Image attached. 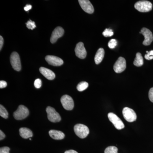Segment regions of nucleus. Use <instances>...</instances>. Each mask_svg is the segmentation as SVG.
I'll use <instances>...</instances> for the list:
<instances>
[{
  "label": "nucleus",
  "instance_id": "obj_1",
  "mask_svg": "<svg viewBox=\"0 0 153 153\" xmlns=\"http://www.w3.org/2000/svg\"><path fill=\"white\" fill-rule=\"evenodd\" d=\"M152 4L147 1H140L137 2L134 4L135 8L142 13H147L152 10Z\"/></svg>",
  "mask_w": 153,
  "mask_h": 153
},
{
  "label": "nucleus",
  "instance_id": "obj_2",
  "mask_svg": "<svg viewBox=\"0 0 153 153\" xmlns=\"http://www.w3.org/2000/svg\"><path fill=\"white\" fill-rule=\"evenodd\" d=\"M74 131L77 136L81 139L85 138L89 133V130L87 126L77 124L74 126Z\"/></svg>",
  "mask_w": 153,
  "mask_h": 153
},
{
  "label": "nucleus",
  "instance_id": "obj_3",
  "mask_svg": "<svg viewBox=\"0 0 153 153\" xmlns=\"http://www.w3.org/2000/svg\"><path fill=\"white\" fill-rule=\"evenodd\" d=\"M29 111L27 108L24 105H20L17 110L14 113L13 116L17 120L25 119L29 115Z\"/></svg>",
  "mask_w": 153,
  "mask_h": 153
},
{
  "label": "nucleus",
  "instance_id": "obj_4",
  "mask_svg": "<svg viewBox=\"0 0 153 153\" xmlns=\"http://www.w3.org/2000/svg\"><path fill=\"white\" fill-rule=\"evenodd\" d=\"M47 114V117L50 121L53 123L59 122L61 120V117L58 112L56 111L55 108L52 107H47L46 109Z\"/></svg>",
  "mask_w": 153,
  "mask_h": 153
},
{
  "label": "nucleus",
  "instance_id": "obj_5",
  "mask_svg": "<svg viewBox=\"0 0 153 153\" xmlns=\"http://www.w3.org/2000/svg\"><path fill=\"white\" fill-rule=\"evenodd\" d=\"M108 117L111 122L112 123L115 127L117 129L121 130L125 127L123 123L117 115L111 112L108 114Z\"/></svg>",
  "mask_w": 153,
  "mask_h": 153
},
{
  "label": "nucleus",
  "instance_id": "obj_6",
  "mask_svg": "<svg viewBox=\"0 0 153 153\" xmlns=\"http://www.w3.org/2000/svg\"><path fill=\"white\" fill-rule=\"evenodd\" d=\"M10 59L11 65L14 70L17 71H21L22 65L19 54L16 52H13L11 54Z\"/></svg>",
  "mask_w": 153,
  "mask_h": 153
},
{
  "label": "nucleus",
  "instance_id": "obj_7",
  "mask_svg": "<svg viewBox=\"0 0 153 153\" xmlns=\"http://www.w3.org/2000/svg\"><path fill=\"white\" fill-rule=\"evenodd\" d=\"M61 104L63 107L66 110L70 111L73 109L74 107V102L73 99L70 96L64 95L60 99Z\"/></svg>",
  "mask_w": 153,
  "mask_h": 153
},
{
  "label": "nucleus",
  "instance_id": "obj_8",
  "mask_svg": "<svg viewBox=\"0 0 153 153\" xmlns=\"http://www.w3.org/2000/svg\"><path fill=\"white\" fill-rule=\"evenodd\" d=\"M123 114L125 119L128 122H133L136 120V114L133 110L129 108H124L123 110Z\"/></svg>",
  "mask_w": 153,
  "mask_h": 153
},
{
  "label": "nucleus",
  "instance_id": "obj_9",
  "mask_svg": "<svg viewBox=\"0 0 153 153\" xmlns=\"http://www.w3.org/2000/svg\"><path fill=\"white\" fill-rule=\"evenodd\" d=\"M126 67V63L125 59L120 57L117 60L114 66V70L117 73H120L123 72Z\"/></svg>",
  "mask_w": 153,
  "mask_h": 153
},
{
  "label": "nucleus",
  "instance_id": "obj_10",
  "mask_svg": "<svg viewBox=\"0 0 153 153\" xmlns=\"http://www.w3.org/2000/svg\"><path fill=\"white\" fill-rule=\"evenodd\" d=\"M140 34H142L144 36L145 39L143 44L145 46H149L150 45L153 41L152 33L147 28H143L140 32Z\"/></svg>",
  "mask_w": 153,
  "mask_h": 153
},
{
  "label": "nucleus",
  "instance_id": "obj_11",
  "mask_svg": "<svg viewBox=\"0 0 153 153\" xmlns=\"http://www.w3.org/2000/svg\"><path fill=\"white\" fill-rule=\"evenodd\" d=\"M75 54L76 56L80 59H84L87 55L86 49L82 42H79L76 44L75 49Z\"/></svg>",
  "mask_w": 153,
  "mask_h": 153
},
{
  "label": "nucleus",
  "instance_id": "obj_12",
  "mask_svg": "<svg viewBox=\"0 0 153 153\" xmlns=\"http://www.w3.org/2000/svg\"><path fill=\"white\" fill-rule=\"evenodd\" d=\"M45 60L49 65L55 66H60L63 64V61L60 57L53 55H47Z\"/></svg>",
  "mask_w": 153,
  "mask_h": 153
},
{
  "label": "nucleus",
  "instance_id": "obj_13",
  "mask_svg": "<svg viewBox=\"0 0 153 153\" xmlns=\"http://www.w3.org/2000/svg\"><path fill=\"white\" fill-rule=\"evenodd\" d=\"M80 7L85 12L88 14L93 13L94 8L92 4L88 0H79L78 1Z\"/></svg>",
  "mask_w": 153,
  "mask_h": 153
},
{
  "label": "nucleus",
  "instance_id": "obj_14",
  "mask_svg": "<svg viewBox=\"0 0 153 153\" xmlns=\"http://www.w3.org/2000/svg\"><path fill=\"white\" fill-rule=\"evenodd\" d=\"M64 30L61 27H58L55 28L52 32L50 38V41L52 44H54L57 41L58 38H61L64 35Z\"/></svg>",
  "mask_w": 153,
  "mask_h": 153
},
{
  "label": "nucleus",
  "instance_id": "obj_15",
  "mask_svg": "<svg viewBox=\"0 0 153 153\" xmlns=\"http://www.w3.org/2000/svg\"><path fill=\"white\" fill-rule=\"evenodd\" d=\"M39 70L41 74L44 75L47 79L49 80H53L55 79V74L52 70L43 67H41Z\"/></svg>",
  "mask_w": 153,
  "mask_h": 153
},
{
  "label": "nucleus",
  "instance_id": "obj_16",
  "mask_svg": "<svg viewBox=\"0 0 153 153\" xmlns=\"http://www.w3.org/2000/svg\"><path fill=\"white\" fill-rule=\"evenodd\" d=\"M50 136L53 139L60 140L63 139L65 137V134L62 131L55 130H51L49 131Z\"/></svg>",
  "mask_w": 153,
  "mask_h": 153
},
{
  "label": "nucleus",
  "instance_id": "obj_17",
  "mask_svg": "<svg viewBox=\"0 0 153 153\" xmlns=\"http://www.w3.org/2000/svg\"><path fill=\"white\" fill-rule=\"evenodd\" d=\"M20 135L24 139H28L33 136L32 131L27 128H21L19 129Z\"/></svg>",
  "mask_w": 153,
  "mask_h": 153
},
{
  "label": "nucleus",
  "instance_id": "obj_18",
  "mask_svg": "<svg viewBox=\"0 0 153 153\" xmlns=\"http://www.w3.org/2000/svg\"><path fill=\"white\" fill-rule=\"evenodd\" d=\"M105 51L103 48H100L97 50L95 57H94V61L96 64H100L104 58Z\"/></svg>",
  "mask_w": 153,
  "mask_h": 153
},
{
  "label": "nucleus",
  "instance_id": "obj_19",
  "mask_svg": "<svg viewBox=\"0 0 153 153\" xmlns=\"http://www.w3.org/2000/svg\"><path fill=\"white\" fill-rule=\"evenodd\" d=\"M134 64L135 66L140 67L143 66V59L142 55L140 52H138L136 55V58L134 61Z\"/></svg>",
  "mask_w": 153,
  "mask_h": 153
},
{
  "label": "nucleus",
  "instance_id": "obj_20",
  "mask_svg": "<svg viewBox=\"0 0 153 153\" xmlns=\"http://www.w3.org/2000/svg\"><path fill=\"white\" fill-rule=\"evenodd\" d=\"M88 82L85 81H82L79 82L76 86L77 90L79 91H82L85 90L88 87Z\"/></svg>",
  "mask_w": 153,
  "mask_h": 153
},
{
  "label": "nucleus",
  "instance_id": "obj_21",
  "mask_svg": "<svg viewBox=\"0 0 153 153\" xmlns=\"http://www.w3.org/2000/svg\"><path fill=\"white\" fill-rule=\"evenodd\" d=\"M8 112L6 108L1 105H0V115L4 118L7 119L8 117Z\"/></svg>",
  "mask_w": 153,
  "mask_h": 153
},
{
  "label": "nucleus",
  "instance_id": "obj_22",
  "mask_svg": "<svg viewBox=\"0 0 153 153\" xmlns=\"http://www.w3.org/2000/svg\"><path fill=\"white\" fill-rule=\"evenodd\" d=\"M104 153H118V149L114 146H111L105 149Z\"/></svg>",
  "mask_w": 153,
  "mask_h": 153
},
{
  "label": "nucleus",
  "instance_id": "obj_23",
  "mask_svg": "<svg viewBox=\"0 0 153 153\" xmlns=\"http://www.w3.org/2000/svg\"><path fill=\"white\" fill-rule=\"evenodd\" d=\"M117 42L116 39H112L109 41L108 43V47L110 49H114L117 45Z\"/></svg>",
  "mask_w": 153,
  "mask_h": 153
},
{
  "label": "nucleus",
  "instance_id": "obj_24",
  "mask_svg": "<svg viewBox=\"0 0 153 153\" xmlns=\"http://www.w3.org/2000/svg\"><path fill=\"white\" fill-rule=\"evenodd\" d=\"M26 25L27 27L29 29H30V30H33V29L36 27L35 22L31 21V20L28 21L26 23Z\"/></svg>",
  "mask_w": 153,
  "mask_h": 153
},
{
  "label": "nucleus",
  "instance_id": "obj_25",
  "mask_svg": "<svg viewBox=\"0 0 153 153\" xmlns=\"http://www.w3.org/2000/svg\"><path fill=\"white\" fill-rule=\"evenodd\" d=\"M102 35L105 37H111L114 35V32L111 29H106L102 33Z\"/></svg>",
  "mask_w": 153,
  "mask_h": 153
},
{
  "label": "nucleus",
  "instance_id": "obj_26",
  "mask_svg": "<svg viewBox=\"0 0 153 153\" xmlns=\"http://www.w3.org/2000/svg\"><path fill=\"white\" fill-rule=\"evenodd\" d=\"M145 57L146 60H151L153 59V50L149 52L146 55H145Z\"/></svg>",
  "mask_w": 153,
  "mask_h": 153
},
{
  "label": "nucleus",
  "instance_id": "obj_27",
  "mask_svg": "<svg viewBox=\"0 0 153 153\" xmlns=\"http://www.w3.org/2000/svg\"><path fill=\"white\" fill-rule=\"evenodd\" d=\"M41 85H42V82H41V79H37L35 80V82H34V85L36 88H40Z\"/></svg>",
  "mask_w": 153,
  "mask_h": 153
},
{
  "label": "nucleus",
  "instance_id": "obj_28",
  "mask_svg": "<svg viewBox=\"0 0 153 153\" xmlns=\"http://www.w3.org/2000/svg\"><path fill=\"white\" fill-rule=\"evenodd\" d=\"M10 149L8 147H4L0 149V153H9Z\"/></svg>",
  "mask_w": 153,
  "mask_h": 153
},
{
  "label": "nucleus",
  "instance_id": "obj_29",
  "mask_svg": "<svg viewBox=\"0 0 153 153\" xmlns=\"http://www.w3.org/2000/svg\"><path fill=\"white\" fill-rule=\"evenodd\" d=\"M149 97L150 101L153 102V87L152 88L150 89L149 91Z\"/></svg>",
  "mask_w": 153,
  "mask_h": 153
},
{
  "label": "nucleus",
  "instance_id": "obj_30",
  "mask_svg": "<svg viewBox=\"0 0 153 153\" xmlns=\"http://www.w3.org/2000/svg\"><path fill=\"white\" fill-rule=\"evenodd\" d=\"M7 82L6 81H4V80H1L0 81V88H4L7 87Z\"/></svg>",
  "mask_w": 153,
  "mask_h": 153
},
{
  "label": "nucleus",
  "instance_id": "obj_31",
  "mask_svg": "<svg viewBox=\"0 0 153 153\" xmlns=\"http://www.w3.org/2000/svg\"><path fill=\"white\" fill-rule=\"evenodd\" d=\"M32 8V6H31V5L27 4L25 6V8H24V10H25V11H28L30 10H31Z\"/></svg>",
  "mask_w": 153,
  "mask_h": 153
},
{
  "label": "nucleus",
  "instance_id": "obj_32",
  "mask_svg": "<svg viewBox=\"0 0 153 153\" xmlns=\"http://www.w3.org/2000/svg\"><path fill=\"white\" fill-rule=\"evenodd\" d=\"M4 44V39L2 36H0V49H2Z\"/></svg>",
  "mask_w": 153,
  "mask_h": 153
},
{
  "label": "nucleus",
  "instance_id": "obj_33",
  "mask_svg": "<svg viewBox=\"0 0 153 153\" xmlns=\"http://www.w3.org/2000/svg\"><path fill=\"white\" fill-rule=\"evenodd\" d=\"M5 137V134L3 133L1 130L0 131V140H2Z\"/></svg>",
  "mask_w": 153,
  "mask_h": 153
},
{
  "label": "nucleus",
  "instance_id": "obj_34",
  "mask_svg": "<svg viewBox=\"0 0 153 153\" xmlns=\"http://www.w3.org/2000/svg\"><path fill=\"white\" fill-rule=\"evenodd\" d=\"M64 153H78L76 151L73 150H70L67 151L65 152Z\"/></svg>",
  "mask_w": 153,
  "mask_h": 153
},
{
  "label": "nucleus",
  "instance_id": "obj_35",
  "mask_svg": "<svg viewBox=\"0 0 153 153\" xmlns=\"http://www.w3.org/2000/svg\"><path fill=\"white\" fill-rule=\"evenodd\" d=\"M30 140H31V138H30Z\"/></svg>",
  "mask_w": 153,
  "mask_h": 153
}]
</instances>
